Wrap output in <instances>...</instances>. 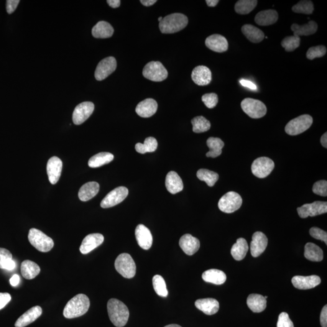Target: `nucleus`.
Returning <instances> with one entry per match:
<instances>
[{"instance_id": "obj_32", "label": "nucleus", "mask_w": 327, "mask_h": 327, "mask_svg": "<svg viewBox=\"0 0 327 327\" xmlns=\"http://www.w3.org/2000/svg\"><path fill=\"white\" fill-rule=\"evenodd\" d=\"M114 29L111 24L106 22H99L93 27L92 33L96 38H108L113 35Z\"/></svg>"}, {"instance_id": "obj_35", "label": "nucleus", "mask_w": 327, "mask_h": 327, "mask_svg": "<svg viewBox=\"0 0 327 327\" xmlns=\"http://www.w3.org/2000/svg\"><path fill=\"white\" fill-rule=\"evenodd\" d=\"M249 248L246 240L242 237L237 239L236 243L232 247V257L235 260H238V261L244 259L246 257Z\"/></svg>"}, {"instance_id": "obj_13", "label": "nucleus", "mask_w": 327, "mask_h": 327, "mask_svg": "<svg viewBox=\"0 0 327 327\" xmlns=\"http://www.w3.org/2000/svg\"><path fill=\"white\" fill-rule=\"evenodd\" d=\"M117 61L114 57H109L103 59L97 66L94 77L98 81L104 80L114 72L117 69Z\"/></svg>"}, {"instance_id": "obj_28", "label": "nucleus", "mask_w": 327, "mask_h": 327, "mask_svg": "<svg viewBox=\"0 0 327 327\" xmlns=\"http://www.w3.org/2000/svg\"><path fill=\"white\" fill-rule=\"evenodd\" d=\"M249 308L254 313H260L267 307V300L264 296L258 294H251L247 298Z\"/></svg>"}, {"instance_id": "obj_15", "label": "nucleus", "mask_w": 327, "mask_h": 327, "mask_svg": "<svg viewBox=\"0 0 327 327\" xmlns=\"http://www.w3.org/2000/svg\"><path fill=\"white\" fill-rule=\"evenodd\" d=\"M292 282L294 287L300 290H308L315 288L320 284V277L316 275L303 277L295 276L292 278Z\"/></svg>"}, {"instance_id": "obj_51", "label": "nucleus", "mask_w": 327, "mask_h": 327, "mask_svg": "<svg viewBox=\"0 0 327 327\" xmlns=\"http://www.w3.org/2000/svg\"><path fill=\"white\" fill-rule=\"evenodd\" d=\"M277 327H294L293 322L291 321L288 314L281 313L278 318Z\"/></svg>"}, {"instance_id": "obj_17", "label": "nucleus", "mask_w": 327, "mask_h": 327, "mask_svg": "<svg viewBox=\"0 0 327 327\" xmlns=\"http://www.w3.org/2000/svg\"><path fill=\"white\" fill-rule=\"evenodd\" d=\"M63 163L60 158L53 157L48 160L47 164V173L48 180L52 185L58 183L62 171Z\"/></svg>"}, {"instance_id": "obj_24", "label": "nucleus", "mask_w": 327, "mask_h": 327, "mask_svg": "<svg viewBox=\"0 0 327 327\" xmlns=\"http://www.w3.org/2000/svg\"><path fill=\"white\" fill-rule=\"evenodd\" d=\"M157 102L152 98H147L138 104L136 112L140 117H149L157 112Z\"/></svg>"}, {"instance_id": "obj_34", "label": "nucleus", "mask_w": 327, "mask_h": 327, "mask_svg": "<svg viewBox=\"0 0 327 327\" xmlns=\"http://www.w3.org/2000/svg\"><path fill=\"white\" fill-rule=\"evenodd\" d=\"M291 29L293 32L294 35L300 37V36H309L315 34L318 30V24L315 22L310 21L307 24L298 25L293 24Z\"/></svg>"}, {"instance_id": "obj_61", "label": "nucleus", "mask_w": 327, "mask_h": 327, "mask_svg": "<svg viewBox=\"0 0 327 327\" xmlns=\"http://www.w3.org/2000/svg\"><path fill=\"white\" fill-rule=\"evenodd\" d=\"M164 327H182L177 325V324H170V325L166 326Z\"/></svg>"}, {"instance_id": "obj_4", "label": "nucleus", "mask_w": 327, "mask_h": 327, "mask_svg": "<svg viewBox=\"0 0 327 327\" xmlns=\"http://www.w3.org/2000/svg\"><path fill=\"white\" fill-rule=\"evenodd\" d=\"M28 239L30 244L41 252L50 251L54 245L53 239L37 229L30 230Z\"/></svg>"}, {"instance_id": "obj_45", "label": "nucleus", "mask_w": 327, "mask_h": 327, "mask_svg": "<svg viewBox=\"0 0 327 327\" xmlns=\"http://www.w3.org/2000/svg\"><path fill=\"white\" fill-rule=\"evenodd\" d=\"M300 37L295 35L288 36L282 41L281 46L287 52H293L296 48L300 47Z\"/></svg>"}, {"instance_id": "obj_56", "label": "nucleus", "mask_w": 327, "mask_h": 327, "mask_svg": "<svg viewBox=\"0 0 327 327\" xmlns=\"http://www.w3.org/2000/svg\"><path fill=\"white\" fill-rule=\"evenodd\" d=\"M107 2L112 8H117L121 4V1L119 0H107Z\"/></svg>"}, {"instance_id": "obj_40", "label": "nucleus", "mask_w": 327, "mask_h": 327, "mask_svg": "<svg viewBox=\"0 0 327 327\" xmlns=\"http://www.w3.org/2000/svg\"><path fill=\"white\" fill-rule=\"evenodd\" d=\"M257 0H239L235 4L234 10L237 14H249L257 6Z\"/></svg>"}, {"instance_id": "obj_11", "label": "nucleus", "mask_w": 327, "mask_h": 327, "mask_svg": "<svg viewBox=\"0 0 327 327\" xmlns=\"http://www.w3.org/2000/svg\"><path fill=\"white\" fill-rule=\"evenodd\" d=\"M299 216L301 218H306L308 216L313 217L326 213L327 203L324 201H315L311 204H305L297 209Z\"/></svg>"}, {"instance_id": "obj_60", "label": "nucleus", "mask_w": 327, "mask_h": 327, "mask_svg": "<svg viewBox=\"0 0 327 327\" xmlns=\"http://www.w3.org/2000/svg\"><path fill=\"white\" fill-rule=\"evenodd\" d=\"M206 2L209 7H213L216 6L219 1L218 0H207Z\"/></svg>"}, {"instance_id": "obj_43", "label": "nucleus", "mask_w": 327, "mask_h": 327, "mask_svg": "<svg viewBox=\"0 0 327 327\" xmlns=\"http://www.w3.org/2000/svg\"><path fill=\"white\" fill-rule=\"evenodd\" d=\"M193 126V131L196 134L206 132L210 129L211 124L205 117L199 116L191 119Z\"/></svg>"}, {"instance_id": "obj_3", "label": "nucleus", "mask_w": 327, "mask_h": 327, "mask_svg": "<svg viewBox=\"0 0 327 327\" xmlns=\"http://www.w3.org/2000/svg\"><path fill=\"white\" fill-rule=\"evenodd\" d=\"M188 22V18L185 15L175 13L163 18L159 27L163 34H174L185 29Z\"/></svg>"}, {"instance_id": "obj_27", "label": "nucleus", "mask_w": 327, "mask_h": 327, "mask_svg": "<svg viewBox=\"0 0 327 327\" xmlns=\"http://www.w3.org/2000/svg\"><path fill=\"white\" fill-rule=\"evenodd\" d=\"M278 20V14L275 10L269 9L260 11L255 17L256 23L262 26H267L276 23Z\"/></svg>"}, {"instance_id": "obj_10", "label": "nucleus", "mask_w": 327, "mask_h": 327, "mask_svg": "<svg viewBox=\"0 0 327 327\" xmlns=\"http://www.w3.org/2000/svg\"><path fill=\"white\" fill-rule=\"evenodd\" d=\"M274 168L275 163L270 158L260 157L253 163L252 172L257 178H265L272 173Z\"/></svg>"}, {"instance_id": "obj_48", "label": "nucleus", "mask_w": 327, "mask_h": 327, "mask_svg": "<svg viewBox=\"0 0 327 327\" xmlns=\"http://www.w3.org/2000/svg\"><path fill=\"white\" fill-rule=\"evenodd\" d=\"M202 101L209 109H213L218 103V96L214 93H206L202 96Z\"/></svg>"}, {"instance_id": "obj_52", "label": "nucleus", "mask_w": 327, "mask_h": 327, "mask_svg": "<svg viewBox=\"0 0 327 327\" xmlns=\"http://www.w3.org/2000/svg\"><path fill=\"white\" fill-rule=\"evenodd\" d=\"M11 300V296L9 293H0V310L3 308Z\"/></svg>"}, {"instance_id": "obj_1", "label": "nucleus", "mask_w": 327, "mask_h": 327, "mask_svg": "<svg viewBox=\"0 0 327 327\" xmlns=\"http://www.w3.org/2000/svg\"><path fill=\"white\" fill-rule=\"evenodd\" d=\"M107 311L110 320L117 327L126 325L129 318V310L125 304L117 299H111L107 303Z\"/></svg>"}, {"instance_id": "obj_22", "label": "nucleus", "mask_w": 327, "mask_h": 327, "mask_svg": "<svg viewBox=\"0 0 327 327\" xmlns=\"http://www.w3.org/2000/svg\"><path fill=\"white\" fill-rule=\"evenodd\" d=\"M180 246L186 255L191 256L198 251L200 242L191 234H186L180 238Z\"/></svg>"}, {"instance_id": "obj_9", "label": "nucleus", "mask_w": 327, "mask_h": 327, "mask_svg": "<svg viewBox=\"0 0 327 327\" xmlns=\"http://www.w3.org/2000/svg\"><path fill=\"white\" fill-rule=\"evenodd\" d=\"M242 204V199L238 193L229 191L219 199L218 208L219 210L224 213H232L238 210Z\"/></svg>"}, {"instance_id": "obj_63", "label": "nucleus", "mask_w": 327, "mask_h": 327, "mask_svg": "<svg viewBox=\"0 0 327 327\" xmlns=\"http://www.w3.org/2000/svg\"><path fill=\"white\" fill-rule=\"evenodd\" d=\"M264 298H265V299H266V300H267V299L268 298V296H264Z\"/></svg>"}, {"instance_id": "obj_30", "label": "nucleus", "mask_w": 327, "mask_h": 327, "mask_svg": "<svg viewBox=\"0 0 327 327\" xmlns=\"http://www.w3.org/2000/svg\"><path fill=\"white\" fill-rule=\"evenodd\" d=\"M242 34L248 40L254 43L261 42L264 39V32L259 28L251 24H245L241 28Z\"/></svg>"}, {"instance_id": "obj_58", "label": "nucleus", "mask_w": 327, "mask_h": 327, "mask_svg": "<svg viewBox=\"0 0 327 327\" xmlns=\"http://www.w3.org/2000/svg\"><path fill=\"white\" fill-rule=\"evenodd\" d=\"M140 2L145 6H150L157 2V0H140Z\"/></svg>"}, {"instance_id": "obj_62", "label": "nucleus", "mask_w": 327, "mask_h": 327, "mask_svg": "<svg viewBox=\"0 0 327 327\" xmlns=\"http://www.w3.org/2000/svg\"><path fill=\"white\" fill-rule=\"evenodd\" d=\"M162 20H163V17H160L159 19H158V21L160 22L161 21H162Z\"/></svg>"}, {"instance_id": "obj_38", "label": "nucleus", "mask_w": 327, "mask_h": 327, "mask_svg": "<svg viewBox=\"0 0 327 327\" xmlns=\"http://www.w3.org/2000/svg\"><path fill=\"white\" fill-rule=\"evenodd\" d=\"M207 145L210 149L206 153L207 157L214 158L221 155L224 142L219 138L210 137L207 140Z\"/></svg>"}, {"instance_id": "obj_21", "label": "nucleus", "mask_w": 327, "mask_h": 327, "mask_svg": "<svg viewBox=\"0 0 327 327\" xmlns=\"http://www.w3.org/2000/svg\"><path fill=\"white\" fill-rule=\"evenodd\" d=\"M191 78L198 86H207L210 83L212 78L211 70L204 66L196 67L191 73Z\"/></svg>"}, {"instance_id": "obj_14", "label": "nucleus", "mask_w": 327, "mask_h": 327, "mask_svg": "<svg viewBox=\"0 0 327 327\" xmlns=\"http://www.w3.org/2000/svg\"><path fill=\"white\" fill-rule=\"evenodd\" d=\"M94 106L92 102L87 101L78 104L73 113V122L76 125H80L85 122L93 114Z\"/></svg>"}, {"instance_id": "obj_6", "label": "nucleus", "mask_w": 327, "mask_h": 327, "mask_svg": "<svg viewBox=\"0 0 327 327\" xmlns=\"http://www.w3.org/2000/svg\"><path fill=\"white\" fill-rule=\"evenodd\" d=\"M313 117L310 116L303 115V116L291 120L286 125L285 131L291 136H295V135L303 134V132L310 128L313 124Z\"/></svg>"}, {"instance_id": "obj_16", "label": "nucleus", "mask_w": 327, "mask_h": 327, "mask_svg": "<svg viewBox=\"0 0 327 327\" xmlns=\"http://www.w3.org/2000/svg\"><path fill=\"white\" fill-rule=\"evenodd\" d=\"M268 245V239L262 232H257L253 235L250 244V251L252 257H257L264 253Z\"/></svg>"}, {"instance_id": "obj_42", "label": "nucleus", "mask_w": 327, "mask_h": 327, "mask_svg": "<svg viewBox=\"0 0 327 327\" xmlns=\"http://www.w3.org/2000/svg\"><path fill=\"white\" fill-rule=\"evenodd\" d=\"M157 147V140L153 137L147 138L144 140V144L139 142L135 145V149H136L137 152L140 153V154L155 152Z\"/></svg>"}, {"instance_id": "obj_12", "label": "nucleus", "mask_w": 327, "mask_h": 327, "mask_svg": "<svg viewBox=\"0 0 327 327\" xmlns=\"http://www.w3.org/2000/svg\"><path fill=\"white\" fill-rule=\"evenodd\" d=\"M129 194V190L125 187H118L109 192L101 203V207L103 209L111 208L121 203L126 198Z\"/></svg>"}, {"instance_id": "obj_19", "label": "nucleus", "mask_w": 327, "mask_h": 327, "mask_svg": "<svg viewBox=\"0 0 327 327\" xmlns=\"http://www.w3.org/2000/svg\"><path fill=\"white\" fill-rule=\"evenodd\" d=\"M138 244L144 250H149L151 248L153 243V236L151 232L147 227L142 224H140L135 229Z\"/></svg>"}, {"instance_id": "obj_49", "label": "nucleus", "mask_w": 327, "mask_h": 327, "mask_svg": "<svg viewBox=\"0 0 327 327\" xmlns=\"http://www.w3.org/2000/svg\"><path fill=\"white\" fill-rule=\"evenodd\" d=\"M313 191L316 195L327 196V182L325 180L317 181L313 186Z\"/></svg>"}, {"instance_id": "obj_46", "label": "nucleus", "mask_w": 327, "mask_h": 327, "mask_svg": "<svg viewBox=\"0 0 327 327\" xmlns=\"http://www.w3.org/2000/svg\"><path fill=\"white\" fill-rule=\"evenodd\" d=\"M292 11L298 14L310 15L313 12L314 5L312 1L304 0L293 6Z\"/></svg>"}, {"instance_id": "obj_50", "label": "nucleus", "mask_w": 327, "mask_h": 327, "mask_svg": "<svg viewBox=\"0 0 327 327\" xmlns=\"http://www.w3.org/2000/svg\"><path fill=\"white\" fill-rule=\"evenodd\" d=\"M310 234L314 238L321 240V241L325 242L327 244V234L323 230L318 228V227H314L310 230Z\"/></svg>"}, {"instance_id": "obj_39", "label": "nucleus", "mask_w": 327, "mask_h": 327, "mask_svg": "<svg viewBox=\"0 0 327 327\" xmlns=\"http://www.w3.org/2000/svg\"><path fill=\"white\" fill-rule=\"evenodd\" d=\"M16 268L12 255L8 250L0 248V269L12 271Z\"/></svg>"}, {"instance_id": "obj_41", "label": "nucleus", "mask_w": 327, "mask_h": 327, "mask_svg": "<svg viewBox=\"0 0 327 327\" xmlns=\"http://www.w3.org/2000/svg\"><path fill=\"white\" fill-rule=\"evenodd\" d=\"M196 175L199 180L206 182L209 187H213L219 179L218 173L205 168L199 169Z\"/></svg>"}, {"instance_id": "obj_54", "label": "nucleus", "mask_w": 327, "mask_h": 327, "mask_svg": "<svg viewBox=\"0 0 327 327\" xmlns=\"http://www.w3.org/2000/svg\"><path fill=\"white\" fill-rule=\"evenodd\" d=\"M321 325L323 327H327V306H324L322 310L320 318Z\"/></svg>"}, {"instance_id": "obj_26", "label": "nucleus", "mask_w": 327, "mask_h": 327, "mask_svg": "<svg viewBox=\"0 0 327 327\" xmlns=\"http://www.w3.org/2000/svg\"><path fill=\"white\" fill-rule=\"evenodd\" d=\"M165 186L168 192L172 194L180 192L184 188L183 182L180 176L173 171L168 172L166 176Z\"/></svg>"}, {"instance_id": "obj_36", "label": "nucleus", "mask_w": 327, "mask_h": 327, "mask_svg": "<svg viewBox=\"0 0 327 327\" xmlns=\"http://www.w3.org/2000/svg\"><path fill=\"white\" fill-rule=\"evenodd\" d=\"M304 257L313 262H320L324 258L323 250L318 245L308 242L305 245Z\"/></svg>"}, {"instance_id": "obj_55", "label": "nucleus", "mask_w": 327, "mask_h": 327, "mask_svg": "<svg viewBox=\"0 0 327 327\" xmlns=\"http://www.w3.org/2000/svg\"><path fill=\"white\" fill-rule=\"evenodd\" d=\"M239 83L242 86L252 89V90L256 91L257 89V86L252 81L246 80H241L239 81Z\"/></svg>"}, {"instance_id": "obj_33", "label": "nucleus", "mask_w": 327, "mask_h": 327, "mask_svg": "<svg viewBox=\"0 0 327 327\" xmlns=\"http://www.w3.org/2000/svg\"><path fill=\"white\" fill-rule=\"evenodd\" d=\"M40 267L35 262L30 260H25L21 265V273L25 279H34L40 273Z\"/></svg>"}, {"instance_id": "obj_57", "label": "nucleus", "mask_w": 327, "mask_h": 327, "mask_svg": "<svg viewBox=\"0 0 327 327\" xmlns=\"http://www.w3.org/2000/svg\"><path fill=\"white\" fill-rule=\"evenodd\" d=\"M20 280L19 276L18 275H14L11 278V280H10V283H11L12 286L15 287V286L19 285Z\"/></svg>"}, {"instance_id": "obj_20", "label": "nucleus", "mask_w": 327, "mask_h": 327, "mask_svg": "<svg viewBox=\"0 0 327 327\" xmlns=\"http://www.w3.org/2000/svg\"><path fill=\"white\" fill-rule=\"evenodd\" d=\"M206 45L214 52L222 53L228 50L229 43L226 38L221 35L213 34L206 40Z\"/></svg>"}, {"instance_id": "obj_47", "label": "nucleus", "mask_w": 327, "mask_h": 327, "mask_svg": "<svg viewBox=\"0 0 327 327\" xmlns=\"http://www.w3.org/2000/svg\"><path fill=\"white\" fill-rule=\"evenodd\" d=\"M327 48L324 46H317L310 47L306 52V58L313 60L316 58H321L326 54Z\"/></svg>"}, {"instance_id": "obj_31", "label": "nucleus", "mask_w": 327, "mask_h": 327, "mask_svg": "<svg viewBox=\"0 0 327 327\" xmlns=\"http://www.w3.org/2000/svg\"><path fill=\"white\" fill-rule=\"evenodd\" d=\"M202 278L207 282H210L215 285H221L226 282L227 276L221 270L210 269L206 271L202 275Z\"/></svg>"}, {"instance_id": "obj_23", "label": "nucleus", "mask_w": 327, "mask_h": 327, "mask_svg": "<svg viewBox=\"0 0 327 327\" xmlns=\"http://www.w3.org/2000/svg\"><path fill=\"white\" fill-rule=\"evenodd\" d=\"M43 310L40 306H35L30 308L17 319L15 324V327H24L34 323L42 315Z\"/></svg>"}, {"instance_id": "obj_2", "label": "nucleus", "mask_w": 327, "mask_h": 327, "mask_svg": "<svg viewBox=\"0 0 327 327\" xmlns=\"http://www.w3.org/2000/svg\"><path fill=\"white\" fill-rule=\"evenodd\" d=\"M90 304L88 296L84 294H78L66 304L63 315L67 319L78 318L88 312Z\"/></svg>"}, {"instance_id": "obj_25", "label": "nucleus", "mask_w": 327, "mask_h": 327, "mask_svg": "<svg viewBox=\"0 0 327 327\" xmlns=\"http://www.w3.org/2000/svg\"><path fill=\"white\" fill-rule=\"evenodd\" d=\"M196 307L207 315H213L218 312L219 303L215 299H200L196 301Z\"/></svg>"}, {"instance_id": "obj_8", "label": "nucleus", "mask_w": 327, "mask_h": 327, "mask_svg": "<svg viewBox=\"0 0 327 327\" xmlns=\"http://www.w3.org/2000/svg\"><path fill=\"white\" fill-rule=\"evenodd\" d=\"M143 76L150 81L161 82L168 76V71L159 61H151L145 66L142 71Z\"/></svg>"}, {"instance_id": "obj_44", "label": "nucleus", "mask_w": 327, "mask_h": 327, "mask_svg": "<svg viewBox=\"0 0 327 327\" xmlns=\"http://www.w3.org/2000/svg\"><path fill=\"white\" fill-rule=\"evenodd\" d=\"M153 288L158 295L165 298L168 295V290L164 280L160 275H155L153 278Z\"/></svg>"}, {"instance_id": "obj_29", "label": "nucleus", "mask_w": 327, "mask_h": 327, "mask_svg": "<svg viewBox=\"0 0 327 327\" xmlns=\"http://www.w3.org/2000/svg\"><path fill=\"white\" fill-rule=\"evenodd\" d=\"M99 185L96 182H89L80 188L78 192V197L81 201L86 202L90 200L98 194Z\"/></svg>"}, {"instance_id": "obj_18", "label": "nucleus", "mask_w": 327, "mask_h": 327, "mask_svg": "<svg viewBox=\"0 0 327 327\" xmlns=\"http://www.w3.org/2000/svg\"><path fill=\"white\" fill-rule=\"evenodd\" d=\"M104 237L100 234H93L88 235L83 239L80 245V250L82 254L86 255L93 251L104 242Z\"/></svg>"}, {"instance_id": "obj_37", "label": "nucleus", "mask_w": 327, "mask_h": 327, "mask_svg": "<svg viewBox=\"0 0 327 327\" xmlns=\"http://www.w3.org/2000/svg\"><path fill=\"white\" fill-rule=\"evenodd\" d=\"M114 156L111 153L101 152L93 156L89 161L88 165L91 168H97L107 164L113 161Z\"/></svg>"}, {"instance_id": "obj_59", "label": "nucleus", "mask_w": 327, "mask_h": 327, "mask_svg": "<svg viewBox=\"0 0 327 327\" xmlns=\"http://www.w3.org/2000/svg\"><path fill=\"white\" fill-rule=\"evenodd\" d=\"M321 144L323 145V146L327 148V133L326 132L323 136L321 137Z\"/></svg>"}, {"instance_id": "obj_7", "label": "nucleus", "mask_w": 327, "mask_h": 327, "mask_svg": "<svg viewBox=\"0 0 327 327\" xmlns=\"http://www.w3.org/2000/svg\"><path fill=\"white\" fill-rule=\"evenodd\" d=\"M241 106L242 111L252 118H260L267 114V107L258 99L245 98L241 102Z\"/></svg>"}, {"instance_id": "obj_5", "label": "nucleus", "mask_w": 327, "mask_h": 327, "mask_svg": "<svg viewBox=\"0 0 327 327\" xmlns=\"http://www.w3.org/2000/svg\"><path fill=\"white\" fill-rule=\"evenodd\" d=\"M117 272L125 278L130 279L136 274V264L128 254H122L117 257L115 262Z\"/></svg>"}, {"instance_id": "obj_53", "label": "nucleus", "mask_w": 327, "mask_h": 327, "mask_svg": "<svg viewBox=\"0 0 327 327\" xmlns=\"http://www.w3.org/2000/svg\"><path fill=\"white\" fill-rule=\"evenodd\" d=\"M19 0H7L6 1V10L9 14H12L16 10Z\"/></svg>"}]
</instances>
